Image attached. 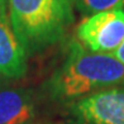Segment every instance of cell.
I'll list each match as a JSON object with an SVG mask.
<instances>
[{
	"label": "cell",
	"mask_w": 124,
	"mask_h": 124,
	"mask_svg": "<svg viewBox=\"0 0 124 124\" xmlns=\"http://www.w3.org/2000/svg\"><path fill=\"white\" fill-rule=\"evenodd\" d=\"M122 85L124 65L120 61L111 53L91 52L72 41L63 62L51 77L48 90L53 99L66 101Z\"/></svg>",
	"instance_id": "cell-1"
},
{
	"label": "cell",
	"mask_w": 124,
	"mask_h": 124,
	"mask_svg": "<svg viewBox=\"0 0 124 124\" xmlns=\"http://www.w3.org/2000/svg\"><path fill=\"white\" fill-rule=\"evenodd\" d=\"M74 0H8L9 19L27 56L56 44L74 22Z\"/></svg>",
	"instance_id": "cell-2"
},
{
	"label": "cell",
	"mask_w": 124,
	"mask_h": 124,
	"mask_svg": "<svg viewBox=\"0 0 124 124\" xmlns=\"http://www.w3.org/2000/svg\"><path fill=\"white\" fill-rule=\"evenodd\" d=\"M76 34L86 49L113 53L124 41V10L111 9L95 13L77 25Z\"/></svg>",
	"instance_id": "cell-3"
},
{
	"label": "cell",
	"mask_w": 124,
	"mask_h": 124,
	"mask_svg": "<svg viewBox=\"0 0 124 124\" xmlns=\"http://www.w3.org/2000/svg\"><path fill=\"white\" fill-rule=\"evenodd\" d=\"M72 124H124V87H109L75 100Z\"/></svg>",
	"instance_id": "cell-4"
},
{
	"label": "cell",
	"mask_w": 124,
	"mask_h": 124,
	"mask_svg": "<svg viewBox=\"0 0 124 124\" xmlns=\"http://www.w3.org/2000/svg\"><path fill=\"white\" fill-rule=\"evenodd\" d=\"M27 53L9 19L7 0H0V75L20 78L27 72Z\"/></svg>",
	"instance_id": "cell-5"
},
{
	"label": "cell",
	"mask_w": 124,
	"mask_h": 124,
	"mask_svg": "<svg viewBox=\"0 0 124 124\" xmlns=\"http://www.w3.org/2000/svg\"><path fill=\"white\" fill-rule=\"evenodd\" d=\"M34 116V103L29 91L0 90V124H24Z\"/></svg>",
	"instance_id": "cell-6"
},
{
	"label": "cell",
	"mask_w": 124,
	"mask_h": 124,
	"mask_svg": "<svg viewBox=\"0 0 124 124\" xmlns=\"http://www.w3.org/2000/svg\"><path fill=\"white\" fill-rule=\"evenodd\" d=\"M74 3L81 13L89 15L124 7V0H74Z\"/></svg>",
	"instance_id": "cell-7"
},
{
	"label": "cell",
	"mask_w": 124,
	"mask_h": 124,
	"mask_svg": "<svg viewBox=\"0 0 124 124\" xmlns=\"http://www.w3.org/2000/svg\"><path fill=\"white\" fill-rule=\"evenodd\" d=\"M111 54L114 56V57H115L118 61H120L124 65V41H123V43H122L120 46L118 47Z\"/></svg>",
	"instance_id": "cell-8"
}]
</instances>
